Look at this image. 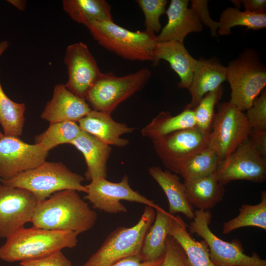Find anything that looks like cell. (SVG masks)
Wrapping results in <instances>:
<instances>
[{"instance_id":"6da1fadb","label":"cell","mask_w":266,"mask_h":266,"mask_svg":"<svg viewBox=\"0 0 266 266\" xmlns=\"http://www.w3.org/2000/svg\"><path fill=\"white\" fill-rule=\"evenodd\" d=\"M77 192L60 191L39 201L31 222L33 227L78 235L92 229L98 215Z\"/></svg>"},{"instance_id":"7a4b0ae2","label":"cell","mask_w":266,"mask_h":266,"mask_svg":"<svg viewBox=\"0 0 266 266\" xmlns=\"http://www.w3.org/2000/svg\"><path fill=\"white\" fill-rule=\"evenodd\" d=\"M77 235L70 232L23 228L7 238L0 247V259L12 263L42 258L65 248H74L78 243Z\"/></svg>"},{"instance_id":"3957f363","label":"cell","mask_w":266,"mask_h":266,"mask_svg":"<svg viewBox=\"0 0 266 266\" xmlns=\"http://www.w3.org/2000/svg\"><path fill=\"white\" fill-rule=\"evenodd\" d=\"M84 180L82 175L71 171L62 163L45 161L34 168L0 181L5 186L27 190L41 201L63 190L86 193V185L82 184Z\"/></svg>"},{"instance_id":"277c9868","label":"cell","mask_w":266,"mask_h":266,"mask_svg":"<svg viewBox=\"0 0 266 266\" xmlns=\"http://www.w3.org/2000/svg\"><path fill=\"white\" fill-rule=\"evenodd\" d=\"M102 47L124 59L153 62L156 35L145 30L133 32L112 21H94L85 26Z\"/></svg>"},{"instance_id":"5b68a950","label":"cell","mask_w":266,"mask_h":266,"mask_svg":"<svg viewBox=\"0 0 266 266\" xmlns=\"http://www.w3.org/2000/svg\"><path fill=\"white\" fill-rule=\"evenodd\" d=\"M155 216V209L145 205L135 225L128 228L120 227L111 232L83 266H113L125 258L140 255L144 237L154 222Z\"/></svg>"},{"instance_id":"8992f818","label":"cell","mask_w":266,"mask_h":266,"mask_svg":"<svg viewBox=\"0 0 266 266\" xmlns=\"http://www.w3.org/2000/svg\"><path fill=\"white\" fill-rule=\"evenodd\" d=\"M226 80L231 88V103L243 111L249 109L266 85V69L249 50L226 66Z\"/></svg>"},{"instance_id":"52a82bcc","label":"cell","mask_w":266,"mask_h":266,"mask_svg":"<svg viewBox=\"0 0 266 266\" xmlns=\"http://www.w3.org/2000/svg\"><path fill=\"white\" fill-rule=\"evenodd\" d=\"M151 76L147 68L124 76L102 73L89 89L85 100L93 110L111 113L120 103L141 90Z\"/></svg>"},{"instance_id":"ba28073f","label":"cell","mask_w":266,"mask_h":266,"mask_svg":"<svg viewBox=\"0 0 266 266\" xmlns=\"http://www.w3.org/2000/svg\"><path fill=\"white\" fill-rule=\"evenodd\" d=\"M189 226L190 233H195L207 244L210 258L216 266H266V261L256 252L244 253L240 242L234 239L225 241L214 234L209 228L212 215L210 210L197 209Z\"/></svg>"},{"instance_id":"9c48e42d","label":"cell","mask_w":266,"mask_h":266,"mask_svg":"<svg viewBox=\"0 0 266 266\" xmlns=\"http://www.w3.org/2000/svg\"><path fill=\"white\" fill-rule=\"evenodd\" d=\"M217 109L208 145L222 161L248 138L251 128L245 114L230 101L219 104Z\"/></svg>"},{"instance_id":"30bf717a","label":"cell","mask_w":266,"mask_h":266,"mask_svg":"<svg viewBox=\"0 0 266 266\" xmlns=\"http://www.w3.org/2000/svg\"><path fill=\"white\" fill-rule=\"evenodd\" d=\"M210 132L196 126L177 131L152 140L154 149L167 170L179 174L186 163L208 146Z\"/></svg>"},{"instance_id":"8fae6325","label":"cell","mask_w":266,"mask_h":266,"mask_svg":"<svg viewBox=\"0 0 266 266\" xmlns=\"http://www.w3.org/2000/svg\"><path fill=\"white\" fill-rule=\"evenodd\" d=\"M87 200L96 209L110 214L124 213L126 207L120 201L127 200L145 204L155 210L161 207L154 201L133 190L129 183V177L125 175L119 182H112L104 177H99L86 185Z\"/></svg>"},{"instance_id":"7c38bea8","label":"cell","mask_w":266,"mask_h":266,"mask_svg":"<svg viewBox=\"0 0 266 266\" xmlns=\"http://www.w3.org/2000/svg\"><path fill=\"white\" fill-rule=\"evenodd\" d=\"M215 175L223 186L240 180L262 183L266 180V159L247 138L233 152L219 162Z\"/></svg>"},{"instance_id":"4fadbf2b","label":"cell","mask_w":266,"mask_h":266,"mask_svg":"<svg viewBox=\"0 0 266 266\" xmlns=\"http://www.w3.org/2000/svg\"><path fill=\"white\" fill-rule=\"evenodd\" d=\"M38 200L27 190L0 183V238H7L31 222Z\"/></svg>"},{"instance_id":"5bb4252c","label":"cell","mask_w":266,"mask_h":266,"mask_svg":"<svg viewBox=\"0 0 266 266\" xmlns=\"http://www.w3.org/2000/svg\"><path fill=\"white\" fill-rule=\"evenodd\" d=\"M48 153L39 144H30L18 136L4 135L0 139V180L37 167L46 161Z\"/></svg>"},{"instance_id":"9a60e30c","label":"cell","mask_w":266,"mask_h":266,"mask_svg":"<svg viewBox=\"0 0 266 266\" xmlns=\"http://www.w3.org/2000/svg\"><path fill=\"white\" fill-rule=\"evenodd\" d=\"M64 63L67 66V89L84 99L101 72L87 45L78 42L69 45L66 50Z\"/></svg>"},{"instance_id":"2e32d148","label":"cell","mask_w":266,"mask_h":266,"mask_svg":"<svg viewBox=\"0 0 266 266\" xmlns=\"http://www.w3.org/2000/svg\"><path fill=\"white\" fill-rule=\"evenodd\" d=\"M188 0H171L166 11L167 22L155 35L156 42L176 41L183 43L186 36L191 33H200L203 25L197 13L188 7Z\"/></svg>"},{"instance_id":"e0dca14e","label":"cell","mask_w":266,"mask_h":266,"mask_svg":"<svg viewBox=\"0 0 266 266\" xmlns=\"http://www.w3.org/2000/svg\"><path fill=\"white\" fill-rule=\"evenodd\" d=\"M92 110L84 99L68 90L65 84L56 85L52 99L47 102L41 118L50 123L78 122Z\"/></svg>"},{"instance_id":"ac0fdd59","label":"cell","mask_w":266,"mask_h":266,"mask_svg":"<svg viewBox=\"0 0 266 266\" xmlns=\"http://www.w3.org/2000/svg\"><path fill=\"white\" fill-rule=\"evenodd\" d=\"M226 66L216 58L195 59L192 82L188 90L191 100L184 109H193L206 94L221 86L226 81Z\"/></svg>"},{"instance_id":"d6986e66","label":"cell","mask_w":266,"mask_h":266,"mask_svg":"<svg viewBox=\"0 0 266 266\" xmlns=\"http://www.w3.org/2000/svg\"><path fill=\"white\" fill-rule=\"evenodd\" d=\"M81 130L108 145L124 147L129 144L121 135L132 133L134 128L115 121L111 113L92 110L78 122Z\"/></svg>"},{"instance_id":"ffe728a7","label":"cell","mask_w":266,"mask_h":266,"mask_svg":"<svg viewBox=\"0 0 266 266\" xmlns=\"http://www.w3.org/2000/svg\"><path fill=\"white\" fill-rule=\"evenodd\" d=\"M153 65H158L161 60L167 61L180 78L177 86L188 90L192 80L195 61L184 43L176 41L156 42L152 54Z\"/></svg>"},{"instance_id":"44dd1931","label":"cell","mask_w":266,"mask_h":266,"mask_svg":"<svg viewBox=\"0 0 266 266\" xmlns=\"http://www.w3.org/2000/svg\"><path fill=\"white\" fill-rule=\"evenodd\" d=\"M69 144L75 146L84 157L87 166L84 175L87 180L91 181L100 177L107 178V163L111 152L109 145L82 131Z\"/></svg>"},{"instance_id":"7402d4cb","label":"cell","mask_w":266,"mask_h":266,"mask_svg":"<svg viewBox=\"0 0 266 266\" xmlns=\"http://www.w3.org/2000/svg\"><path fill=\"white\" fill-rule=\"evenodd\" d=\"M149 174L157 182L165 193L168 201V213L171 215L181 213L187 218L195 217L194 207L188 201L183 183L175 174L158 166L149 168Z\"/></svg>"},{"instance_id":"603a6c76","label":"cell","mask_w":266,"mask_h":266,"mask_svg":"<svg viewBox=\"0 0 266 266\" xmlns=\"http://www.w3.org/2000/svg\"><path fill=\"white\" fill-rule=\"evenodd\" d=\"M183 184L188 201L199 210H210L222 200L225 194L224 186L218 182L215 173L184 180Z\"/></svg>"},{"instance_id":"cb8c5ba5","label":"cell","mask_w":266,"mask_h":266,"mask_svg":"<svg viewBox=\"0 0 266 266\" xmlns=\"http://www.w3.org/2000/svg\"><path fill=\"white\" fill-rule=\"evenodd\" d=\"M188 225L179 215L171 218L168 235L173 237L184 251L189 266H216L209 256V250L204 240L198 241L188 232Z\"/></svg>"},{"instance_id":"d4e9b609","label":"cell","mask_w":266,"mask_h":266,"mask_svg":"<svg viewBox=\"0 0 266 266\" xmlns=\"http://www.w3.org/2000/svg\"><path fill=\"white\" fill-rule=\"evenodd\" d=\"M155 218L146 233L141 247L140 256L143 261H152L164 255L166 240L173 215L162 207L156 209Z\"/></svg>"},{"instance_id":"484cf974","label":"cell","mask_w":266,"mask_h":266,"mask_svg":"<svg viewBox=\"0 0 266 266\" xmlns=\"http://www.w3.org/2000/svg\"><path fill=\"white\" fill-rule=\"evenodd\" d=\"M196 126L193 109H185L175 116L168 111L160 112L141 130L142 136L152 141L174 132Z\"/></svg>"},{"instance_id":"4316f807","label":"cell","mask_w":266,"mask_h":266,"mask_svg":"<svg viewBox=\"0 0 266 266\" xmlns=\"http://www.w3.org/2000/svg\"><path fill=\"white\" fill-rule=\"evenodd\" d=\"M64 10L76 23L112 21L111 7L104 0H64Z\"/></svg>"},{"instance_id":"83f0119b","label":"cell","mask_w":266,"mask_h":266,"mask_svg":"<svg viewBox=\"0 0 266 266\" xmlns=\"http://www.w3.org/2000/svg\"><path fill=\"white\" fill-rule=\"evenodd\" d=\"M217 34L227 35L235 26L246 27L247 30H258L266 27V12L253 13L228 7L220 14Z\"/></svg>"},{"instance_id":"f1b7e54d","label":"cell","mask_w":266,"mask_h":266,"mask_svg":"<svg viewBox=\"0 0 266 266\" xmlns=\"http://www.w3.org/2000/svg\"><path fill=\"white\" fill-rule=\"evenodd\" d=\"M261 202L254 205L243 204L239 208L238 215L225 222L223 233L227 234L233 231L247 226L256 227L266 230V191L261 194Z\"/></svg>"},{"instance_id":"f546056e","label":"cell","mask_w":266,"mask_h":266,"mask_svg":"<svg viewBox=\"0 0 266 266\" xmlns=\"http://www.w3.org/2000/svg\"><path fill=\"white\" fill-rule=\"evenodd\" d=\"M26 110L24 103L15 102L6 96L0 82V124L4 135L18 137L22 134Z\"/></svg>"},{"instance_id":"4dcf8cb0","label":"cell","mask_w":266,"mask_h":266,"mask_svg":"<svg viewBox=\"0 0 266 266\" xmlns=\"http://www.w3.org/2000/svg\"><path fill=\"white\" fill-rule=\"evenodd\" d=\"M81 132L76 122L65 121L50 123L45 132L35 137V143L41 145L49 151L59 145L69 144Z\"/></svg>"},{"instance_id":"1f68e13d","label":"cell","mask_w":266,"mask_h":266,"mask_svg":"<svg viewBox=\"0 0 266 266\" xmlns=\"http://www.w3.org/2000/svg\"><path fill=\"white\" fill-rule=\"evenodd\" d=\"M220 160L208 145L192 157L179 174L184 180L194 179L215 173Z\"/></svg>"},{"instance_id":"d6a6232c","label":"cell","mask_w":266,"mask_h":266,"mask_svg":"<svg viewBox=\"0 0 266 266\" xmlns=\"http://www.w3.org/2000/svg\"><path fill=\"white\" fill-rule=\"evenodd\" d=\"M222 85L217 89L206 94L193 109L196 127L205 132L211 131L215 105L223 94Z\"/></svg>"},{"instance_id":"836d02e7","label":"cell","mask_w":266,"mask_h":266,"mask_svg":"<svg viewBox=\"0 0 266 266\" xmlns=\"http://www.w3.org/2000/svg\"><path fill=\"white\" fill-rule=\"evenodd\" d=\"M135 1L144 15L145 31L152 35L159 33L162 29L160 18L166 11L167 0H137Z\"/></svg>"},{"instance_id":"e575fe53","label":"cell","mask_w":266,"mask_h":266,"mask_svg":"<svg viewBox=\"0 0 266 266\" xmlns=\"http://www.w3.org/2000/svg\"><path fill=\"white\" fill-rule=\"evenodd\" d=\"M251 129L266 131V90L254 100L245 114Z\"/></svg>"},{"instance_id":"d590c367","label":"cell","mask_w":266,"mask_h":266,"mask_svg":"<svg viewBox=\"0 0 266 266\" xmlns=\"http://www.w3.org/2000/svg\"><path fill=\"white\" fill-rule=\"evenodd\" d=\"M160 266H189L186 255L178 242L167 235L164 259Z\"/></svg>"},{"instance_id":"8d00e7d4","label":"cell","mask_w":266,"mask_h":266,"mask_svg":"<svg viewBox=\"0 0 266 266\" xmlns=\"http://www.w3.org/2000/svg\"><path fill=\"white\" fill-rule=\"evenodd\" d=\"M208 3V0H192L191 7L197 13L201 22L209 28L212 36H217L219 24L210 17Z\"/></svg>"},{"instance_id":"74e56055","label":"cell","mask_w":266,"mask_h":266,"mask_svg":"<svg viewBox=\"0 0 266 266\" xmlns=\"http://www.w3.org/2000/svg\"><path fill=\"white\" fill-rule=\"evenodd\" d=\"M21 266H71L70 261L62 251L45 257L21 262Z\"/></svg>"},{"instance_id":"f35d334b","label":"cell","mask_w":266,"mask_h":266,"mask_svg":"<svg viewBox=\"0 0 266 266\" xmlns=\"http://www.w3.org/2000/svg\"><path fill=\"white\" fill-rule=\"evenodd\" d=\"M248 138L260 155L266 159V131L251 129Z\"/></svg>"},{"instance_id":"ab89813d","label":"cell","mask_w":266,"mask_h":266,"mask_svg":"<svg viewBox=\"0 0 266 266\" xmlns=\"http://www.w3.org/2000/svg\"><path fill=\"white\" fill-rule=\"evenodd\" d=\"M165 254L152 261H143L140 255L130 256L116 263L113 266H160Z\"/></svg>"},{"instance_id":"60d3db41","label":"cell","mask_w":266,"mask_h":266,"mask_svg":"<svg viewBox=\"0 0 266 266\" xmlns=\"http://www.w3.org/2000/svg\"><path fill=\"white\" fill-rule=\"evenodd\" d=\"M240 6H242L244 10L250 12H266V0H240Z\"/></svg>"},{"instance_id":"b9f144b4","label":"cell","mask_w":266,"mask_h":266,"mask_svg":"<svg viewBox=\"0 0 266 266\" xmlns=\"http://www.w3.org/2000/svg\"><path fill=\"white\" fill-rule=\"evenodd\" d=\"M7 1L20 11L25 10L27 1L25 0H7Z\"/></svg>"},{"instance_id":"7bdbcfd3","label":"cell","mask_w":266,"mask_h":266,"mask_svg":"<svg viewBox=\"0 0 266 266\" xmlns=\"http://www.w3.org/2000/svg\"><path fill=\"white\" fill-rule=\"evenodd\" d=\"M10 43L7 40L0 41V57L7 49Z\"/></svg>"},{"instance_id":"ee69618b","label":"cell","mask_w":266,"mask_h":266,"mask_svg":"<svg viewBox=\"0 0 266 266\" xmlns=\"http://www.w3.org/2000/svg\"><path fill=\"white\" fill-rule=\"evenodd\" d=\"M4 134H3L0 131V139H1L4 136Z\"/></svg>"}]
</instances>
